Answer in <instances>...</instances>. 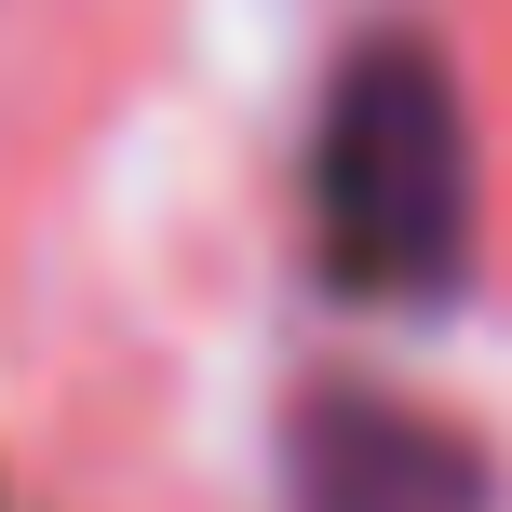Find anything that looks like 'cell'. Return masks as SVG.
Returning <instances> with one entry per match:
<instances>
[{"label":"cell","mask_w":512,"mask_h":512,"mask_svg":"<svg viewBox=\"0 0 512 512\" xmlns=\"http://www.w3.org/2000/svg\"><path fill=\"white\" fill-rule=\"evenodd\" d=\"M324 230L364 283L391 297H445L472 243V149H459V95L418 41H378L324 108Z\"/></svg>","instance_id":"cell-1"}]
</instances>
